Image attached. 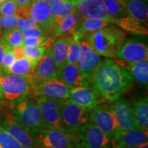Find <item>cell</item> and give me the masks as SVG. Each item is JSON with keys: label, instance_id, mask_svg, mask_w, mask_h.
I'll return each mask as SVG.
<instances>
[{"label": "cell", "instance_id": "3957f363", "mask_svg": "<svg viewBox=\"0 0 148 148\" xmlns=\"http://www.w3.org/2000/svg\"><path fill=\"white\" fill-rule=\"evenodd\" d=\"M13 116L16 121L33 136L45 127L37 100L25 98L20 101L14 106Z\"/></svg>", "mask_w": 148, "mask_h": 148}, {"label": "cell", "instance_id": "d590c367", "mask_svg": "<svg viewBox=\"0 0 148 148\" xmlns=\"http://www.w3.org/2000/svg\"><path fill=\"white\" fill-rule=\"evenodd\" d=\"M16 27L21 32H23L25 29L31 28L36 26H39L36 21L32 17L27 18H21L19 16H16Z\"/></svg>", "mask_w": 148, "mask_h": 148}, {"label": "cell", "instance_id": "e0dca14e", "mask_svg": "<svg viewBox=\"0 0 148 148\" xmlns=\"http://www.w3.org/2000/svg\"><path fill=\"white\" fill-rule=\"evenodd\" d=\"M101 97L88 86H79L71 88L67 100L82 108L90 110L100 102Z\"/></svg>", "mask_w": 148, "mask_h": 148}, {"label": "cell", "instance_id": "f1b7e54d", "mask_svg": "<svg viewBox=\"0 0 148 148\" xmlns=\"http://www.w3.org/2000/svg\"><path fill=\"white\" fill-rule=\"evenodd\" d=\"M105 10L111 18H119L125 16L124 0H103Z\"/></svg>", "mask_w": 148, "mask_h": 148}, {"label": "cell", "instance_id": "2e32d148", "mask_svg": "<svg viewBox=\"0 0 148 148\" xmlns=\"http://www.w3.org/2000/svg\"><path fill=\"white\" fill-rule=\"evenodd\" d=\"M71 88L58 77L45 81L34 89L37 97H45L51 99L67 100Z\"/></svg>", "mask_w": 148, "mask_h": 148}, {"label": "cell", "instance_id": "44dd1931", "mask_svg": "<svg viewBox=\"0 0 148 148\" xmlns=\"http://www.w3.org/2000/svg\"><path fill=\"white\" fill-rule=\"evenodd\" d=\"M148 140L147 130L135 128L124 133L113 141L115 148H133L147 143Z\"/></svg>", "mask_w": 148, "mask_h": 148}, {"label": "cell", "instance_id": "8d00e7d4", "mask_svg": "<svg viewBox=\"0 0 148 148\" xmlns=\"http://www.w3.org/2000/svg\"><path fill=\"white\" fill-rule=\"evenodd\" d=\"M15 60L16 58L14 57L13 51H12V47L10 46L5 51V55L3 56L2 62V73L6 74L8 73L9 68L10 67V66L12 65Z\"/></svg>", "mask_w": 148, "mask_h": 148}, {"label": "cell", "instance_id": "52a82bcc", "mask_svg": "<svg viewBox=\"0 0 148 148\" xmlns=\"http://www.w3.org/2000/svg\"><path fill=\"white\" fill-rule=\"evenodd\" d=\"M61 119L63 130L74 134L89 121L90 110L66 100L61 108Z\"/></svg>", "mask_w": 148, "mask_h": 148}, {"label": "cell", "instance_id": "603a6c76", "mask_svg": "<svg viewBox=\"0 0 148 148\" xmlns=\"http://www.w3.org/2000/svg\"><path fill=\"white\" fill-rule=\"evenodd\" d=\"M115 18L103 19V18H84L78 22L73 29V34H80L84 37L90 33L99 30L108 25L114 24Z\"/></svg>", "mask_w": 148, "mask_h": 148}, {"label": "cell", "instance_id": "f546056e", "mask_svg": "<svg viewBox=\"0 0 148 148\" xmlns=\"http://www.w3.org/2000/svg\"><path fill=\"white\" fill-rule=\"evenodd\" d=\"M82 36L80 34H72L71 39L68 46L67 56H66V63L76 64L80 55V38Z\"/></svg>", "mask_w": 148, "mask_h": 148}, {"label": "cell", "instance_id": "e575fe53", "mask_svg": "<svg viewBox=\"0 0 148 148\" xmlns=\"http://www.w3.org/2000/svg\"><path fill=\"white\" fill-rule=\"evenodd\" d=\"M18 6L14 0H6L0 5V14L5 16H14L16 14Z\"/></svg>", "mask_w": 148, "mask_h": 148}, {"label": "cell", "instance_id": "4dcf8cb0", "mask_svg": "<svg viewBox=\"0 0 148 148\" xmlns=\"http://www.w3.org/2000/svg\"><path fill=\"white\" fill-rule=\"evenodd\" d=\"M1 37L11 47L23 45V37L21 31L16 27L5 30L3 32Z\"/></svg>", "mask_w": 148, "mask_h": 148}, {"label": "cell", "instance_id": "30bf717a", "mask_svg": "<svg viewBox=\"0 0 148 148\" xmlns=\"http://www.w3.org/2000/svg\"><path fill=\"white\" fill-rule=\"evenodd\" d=\"M81 51L76 64L84 81L88 85L96 70L102 62L101 56L90 47L84 37L80 38Z\"/></svg>", "mask_w": 148, "mask_h": 148}, {"label": "cell", "instance_id": "b9f144b4", "mask_svg": "<svg viewBox=\"0 0 148 148\" xmlns=\"http://www.w3.org/2000/svg\"><path fill=\"white\" fill-rule=\"evenodd\" d=\"M14 1L18 8H21V7H25L30 5L32 0H14Z\"/></svg>", "mask_w": 148, "mask_h": 148}, {"label": "cell", "instance_id": "5b68a950", "mask_svg": "<svg viewBox=\"0 0 148 148\" xmlns=\"http://www.w3.org/2000/svg\"><path fill=\"white\" fill-rule=\"evenodd\" d=\"M34 136L37 148H72L78 143L73 134L47 127L40 129Z\"/></svg>", "mask_w": 148, "mask_h": 148}, {"label": "cell", "instance_id": "1f68e13d", "mask_svg": "<svg viewBox=\"0 0 148 148\" xmlns=\"http://www.w3.org/2000/svg\"><path fill=\"white\" fill-rule=\"evenodd\" d=\"M0 148H24L21 144L0 125Z\"/></svg>", "mask_w": 148, "mask_h": 148}, {"label": "cell", "instance_id": "7a4b0ae2", "mask_svg": "<svg viewBox=\"0 0 148 148\" xmlns=\"http://www.w3.org/2000/svg\"><path fill=\"white\" fill-rule=\"evenodd\" d=\"M86 41L95 52L106 58H114L126 34L114 25H108L86 35Z\"/></svg>", "mask_w": 148, "mask_h": 148}, {"label": "cell", "instance_id": "7bdbcfd3", "mask_svg": "<svg viewBox=\"0 0 148 148\" xmlns=\"http://www.w3.org/2000/svg\"><path fill=\"white\" fill-rule=\"evenodd\" d=\"M45 1L47 3V4L49 5L50 9H51L60 4L63 0H45Z\"/></svg>", "mask_w": 148, "mask_h": 148}, {"label": "cell", "instance_id": "6da1fadb", "mask_svg": "<svg viewBox=\"0 0 148 148\" xmlns=\"http://www.w3.org/2000/svg\"><path fill=\"white\" fill-rule=\"evenodd\" d=\"M133 82L127 70L112 59H105L93 74L90 83L101 99L114 101L130 89Z\"/></svg>", "mask_w": 148, "mask_h": 148}, {"label": "cell", "instance_id": "60d3db41", "mask_svg": "<svg viewBox=\"0 0 148 148\" xmlns=\"http://www.w3.org/2000/svg\"><path fill=\"white\" fill-rule=\"evenodd\" d=\"M12 51L16 59L21 58L24 57V47L23 45L16 46L12 47Z\"/></svg>", "mask_w": 148, "mask_h": 148}, {"label": "cell", "instance_id": "277c9868", "mask_svg": "<svg viewBox=\"0 0 148 148\" xmlns=\"http://www.w3.org/2000/svg\"><path fill=\"white\" fill-rule=\"evenodd\" d=\"M0 86L3 100L14 106L25 99L32 90L28 77L12 74H0Z\"/></svg>", "mask_w": 148, "mask_h": 148}, {"label": "cell", "instance_id": "ac0fdd59", "mask_svg": "<svg viewBox=\"0 0 148 148\" xmlns=\"http://www.w3.org/2000/svg\"><path fill=\"white\" fill-rule=\"evenodd\" d=\"M75 11L84 18H103L112 19L105 10L103 0H77Z\"/></svg>", "mask_w": 148, "mask_h": 148}, {"label": "cell", "instance_id": "d6a6232c", "mask_svg": "<svg viewBox=\"0 0 148 148\" xmlns=\"http://www.w3.org/2000/svg\"><path fill=\"white\" fill-rule=\"evenodd\" d=\"M46 48L45 47H24V57L36 64L45 53Z\"/></svg>", "mask_w": 148, "mask_h": 148}, {"label": "cell", "instance_id": "7402d4cb", "mask_svg": "<svg viewBox=\"0 0 148 148\" xmlns=\"http://www.w3.org/2000/svg\"><path fill=\"white\" fill-rule=\"evenodd\" d=\"M116 62L124 68L130 74L134 82L138 86L147 88L148 85V62L147 61H140L136 62H128L120 60Z\"/></svg>", "mask_w": 148, "mask_h": 148}, {"label": "cell", "instance_id": "ba28073f", "mask_svg": "<svg viewBox=\"0 0 148 148\" xmlns=\"http://www.w3.org/2000/svg\"><path fill=\"white\" fill-rule=\"evenodd\" d=\"M58 66L51 55L50 49L47 47L44 55L34 66L29 76L32 89H35L45 81L58 77Z\"/></svg>", "mask_w": 148, "mask_h": 148}, {"label": "cell", "instance_id": "cb8c5ba5", "mask_svg": "<svg viewBox=\"0 0 148 148\" xmlns=\"http://www.w3.org/2000/svg\"><path fill=\"white\" fill-rule=\"evenodd\" d=\"M125 14L143 23H147V0H124Z\"/></svg>", "mask_w": 148, "mask_h": 148}, {"label": "cell", "instance_id": "836d02e7", "mask_svg": "<svg viewBox=\"0 0 148 148\" xmlns=\"http://www.w3.org/2000/svg\"><path fill=\"white\" fill-rule=\"evenodd\" d=\"M16 17L14 16H5L0 14V36L3 32L9 29L16 27Z\"/></svg>", "mask_w": 148, "mask_h": 148}, {"label": "cell", "instance_id": "83f0119b", "mask_svg": "<svg viewBox=\"0 0 148 148\" xmlns=\"http://www.w3.org/2000/svg\"><path fill=\"white\" fill-rule=\"evenodd\" d=\"M35 66L36 64L33 63L25 57H23L14 60V62L9 68L8 73L6 74L21 75L29 78V75Z\"/></svg>", "mask_w": 148, "mask_h": 148}, {"label": "cell", "instance_id": "4316f807", "mask_svg": "<svg viewBox=\"0 0 148 148\" xmlns=\"http://www.w3.org/2000/svg\"><path fill=\"white\" fill-rule=\"evenodd\" d=\"M114 24L127 32L137 34H147V27L145 24L130 16L115 18Z\"/></svg>", "mask_w": 148, "mask_h": 148}, {"label": "cell", "instance_id": "f35d334b", "mask_svg": "<svg viewBox=\"0 0 148 148\" xmlns=\"http://www.w3.org/2000/svg\"><path fill=\"white\" fill-rule=\"evenodd\" d=\"M22 36L23 38H28V37H42V36H49L46 34L45 31L40 26H36L31 27L23 30L21 32Z\"/></svg>", "mask_w": 148, "mask_h": 148}, {"label": "cell", "instance_id": "8992f818", "mask_svg": "<svg viewBox=\"0 0 148 148\" xmlns=\"http://www.w3.org/2000/svg\"><path fill=\"white\" fill-rule=\"evenodd\" d=\"M78 143L85 148H113L112 139L89 119L74 134Z\"/></svg>", "mask_w": 148, "mask_h": 148}, {"label": "cell", "instance_id": "7dc6e473", "mask_svg": "<svg viewBox=\"0 0 148 148\" xmlns=\"http://www.w3.org/2000/svg\"><path fill=\"white\" fill-rule=\"evenodd\" d=\"M5 1H6V0H0V5H1V4H3V3H4Z\"/></svg>", "mask_w": 148, "mask_h": 148}, {"label": "cell", "instance_id": "484cf974", "mask_svg": "<svg viewBox=\"0 0 148 148\" xmlns=\"http://www.w3.org/2000/svg\"><path fill=\"white\" fill-rule=\"evenodd\" d=\"M133 112L138 127L142 130H148V99L147 96L138 97L133 101Z\"/></svg>", "mask_w": 148, "mask_h": 148}, {"label": "cell", "instance_id": "74e56055", "mask_svg": "<svg viewBox=\"0 0 148 148\" xmlns=\"http://www.w3.org/2000/svg\"><path fill=\"white\" fill-rule=\"evenodd\" d=\"M74 10H75V7L69 0H63L62 6L60 7V10H58L56 15L55 16L54 19L63 18L68 14H71Z\"/></svg>", "mask_w": 148, "mask_h": 148}, {"label": "cell", "instance_id": "4fadbf2b", "mask_svg": "<svg viewBox=\"0 0 148 148\" xmlns=\"http://www.w3.org/2000/svg\"><path fill=\"white\" fill-rule=\"evenodd\" d=\"M0 125L6 130L24 148H37L34 136L16 121L13 114H7L0 119Z\"/></svg>", "mask_w": 148, "mask_h": 148}, {"label": "cell", "instance_id": "8fae6325", "mask_svg": "<svg viewBox=\"0 0 148 148\" xmlns=\"http://www.w3.org/2000/svg\"><path fill=\"white\" fill-rule=\"evenodd\" d=\"M37 101L45 127L63 130L61 119V108L66 100L39 97Z\"/></svg>", "mask_w": 148, "mask_h": 148}, {"label": "cell", "instance_id": "f6af8a7d", "mask_svg": "<svg viewBox=\"0 0 148 148\" xmlns=\"http://www.w3.org/2000/svg\"><path fill=\"white\" fill-rule=\"evenodd\" d=\"M72 148H85V147H84V146H82V145H80V144L77 143L75 144V145H74Z\"/></svg>", "mask_w": 148, "mask_h": 148}, {"label": "cell", "instance_id": "d4e9b609", "mask_svg": "<svg viewBox=\"0 0 148 148\" xmlns=\"http://www.w3.org/2000/svg\"><path fill=\"white\" fill-rule=\"evenodd\" d=\"M71 37L72 35H70L56 38L53 40L49 47L51 55L58 67L66 63L68 46Z\"/></svg>", "mask_w": 148, "mask_h": 148}, {"label": "cell", "instance_id": "9c48e42d", "mask_svg": "<svg viewBox=\"0 0 148 148\" xmlns=\"http://www.w3.org/2000/svg\"><path fill=\"white\" fill-rule=\"evenodd\" d=\"M113 102L110 108L115 116L118 128L116 136L112 139L114 141L124 133L139 127L135 119L132 106L128 101L120 97Z\"/></svg>", "mask_w": 148, "mask_h": 148}, {"label": "cell", "instance_id": "9a60e30c", "mask_svg": "<svg viewBox=\"0 0 148 148\" xmlns=\"http://www.w3.org/2000/svg\"><path fill=\"white\" fill-rule=\"evenodd\" d=\"M29 10L31 17L34 18L48 36H51L54 18L47 3L45 0H32Z\"/></svg>", "mask_w": 148, "mask_h": 148}, {"label": "cell", "instance_id": "ee69618b", "mask_svg": "<svg viewBox=\"0 0 148 148\" xmlns=\"http://www.w3.org/2000/svg\"><path fill=\"white\" fill-rule=\"evenodd\" d=\"M113 148H115V147H113ZM133 148H148V143H145L143 144H142V145H140L138 146H136V147H134Z\"/></svg>", "mask_w": 148, "mask_h": 148}, {"label": "cell", "instance_id": "bcb514c9", "mask_svg": "<svg viewBox=\"0 0 148 148\" xmlns=\"http://www.w3.org/2000/svg\"><path fill=\"white\" fill-rule=\"evenodd\" d=\"M3 101V92L2 90H1V86H0V101Z\"/></svg>", "mask_w": 148, "mask_h": 148}, {"label": "cell", "instance_id": "5bb4252c", "mask_svg": "<svg viewBox=\"0 0 148 148\" xmlns=\"http://www.w3.org/2000/svg\"><path fill=\"white\" fill-rule=\"evenodd\" d=\"M114 58L128 62L147 61V46L138 40L125 39Z\"/></svg>", "mask_w": 148, "mask_h": 148}, {"label": "cell", "instance_id": "d6986e66", "mask_svg": "<svg viewBox=\"0 0 148 148\" xmlns=\"http://www.w3.org/2000/svg\"><path fill=\"white\" fill-rule=\"evenodd\" d=\"M82 20L80 16L75 10L63 18L54 19L51 29V37L55 40L60 37L72 35L74 27Z\"/></svg>", "mask_w": 148, "mask_h": 148}, {"label": "cell", "instance_id": "ab89813d", "mask_svg": "<svg viewBox=\"0 0 148 148\" xmlns=\"http://www.w3.org/2000/svg\"><path fill=\"white\" fill-rule=\"evenodd\" d=\"M10 47V45L3 40L2 37L0 36V74L2 73V62L3 56H4L5 51Z\"/></svg>", "mask_w": 148, "mask_h": 148}, {"label": "cell", "instance_id": "7c38bea8", "mask_svg": "<svg viewBox=\"0 0 148 148\" xmlns=\"http://www.w3.org/2000/svg\"><path fill=\"white\" fill-rule=\"evenodd\" d=\"M90 119L111 139L117 132V123L110 106L97 105L90 110Z\"/></svg>", "mask_w": 148, "mask_h": 148}, {"label": "cell", "instance_id": "ffe728a7", "mask_svg": "<svg viewBox=\"0 0 148 148\" xmlns=\"http://www.w3.org/2000/svg\"><path fill=\"white\" fill-rule=\"evenodd\" d=\"M58 78L62 81L70 88L79 86H88L84 79L76 64L65 63L59 66Z\"/></svg>", "mask_w": 148, "mask_h": 148}]
</instances>
